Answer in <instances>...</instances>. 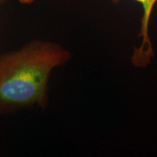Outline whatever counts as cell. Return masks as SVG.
Wrapping results in <instances>:
<instances>
[{"label": "cell", "instance_id": "3957f363", "mask_svg": "<svg viewBox=\"0 0 157 157\" xmlns=\"http://www.w3.org/2000/svg\"><path fill=\"white\" fill-rule=\"evenodd\" d=\"M17 1L23 5H30V4L34 2V0H17Z\"/></svg>", "mask_w": 157, "mask_h": 157}, {"label": "cell", "instance_id": "7a4b0ae2", "mask_svg": "<svg viewBox=\"0 0 157 157\" xmlns=\"http://www.w3.org/2000/svg\"><path fill=\"white\" fill-rule=\"evenodd\" d=\"M121 0H112L114 4H117ZM142 5L143 14L141 18V25L138 37L141 39L140 44L134 48L131 61L135 67L146 68L151 62L154 56V49L149 36V22L152 11L157 0H134Z\"/></svg>", "mask_w": 157, "mask_h": 157}, {"label": "cell", "instance_id": "6da1fadb", "mask_svg": "<svg viewBox=\"0 0 157 157\" xmlns=\"http://www.w3.org/2000/svg\"><path fill=\"white\" fill-rule=\"evenodd\" d=\"M71 59V52L61 45L41 40L0 55V116L34 107L44 109L52 70Z\"/></svg>", "mask_w": 157, "mask_h": 157}, {"label": "cell", "instance_id": "277c9868", "mask_svg": "<svg viewBox=\"0 0 157 157\" xmlns=\"http://www.w3.org/2000/svg\"><path fill=\"white\" fill-rule=\"evenodd\" d=\"M6 2V0H0V6L4 4Z\"/></svg>", "mask_w": 157, "mask_h": 157}]
</instances>
